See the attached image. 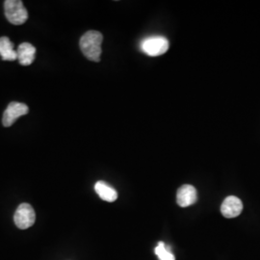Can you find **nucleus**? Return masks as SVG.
I'll return each mask as SVG.
<instances>
[{
  "mask_svg": "<svg viewBox=\"0 0 260 260\" xmlns=\"http://www.w3.org/2000/svg\"><path fill=\"white\" fill-rule=\"evenodd\" d=\"M103 36L98 31H88L80 39L79 46L84 56L93 62H100Z\"/></svg>",
  "mask_w": 260,
  "mask_h": 260,
  "instance_id": "1",
  "label": "nucleus"
},
{
  "mask_svg": "<svg viewBox=\"0 0 260 260\" xmlns=\"http://www.w3.org/2000/svg\"><path fill=\"white\" fill-rule=\"evenodd\" d=\"M4 10L6 18L14 25H21L27 20V10L20 0H6Z\"/></svg>",
  "mask_w": 260,
  "mask_h": 260,
  "instance_id": "2",
  "label": "nucleus"
},
{
  "mask_svg": "<svg viewBox=\"0 0 260 260\" xmlns=\"http://www.w3.org/2000/svg\"><path fill=\"white\" fill-rule=\"evenodd\" d=\"M141 48L146 54L151 57L163 55L167 52L169 42L163 36H151L141 42Z\"/></svg>",
  "mask_w": 260,
  "mask_h": 260,
  "instance_id": "3",
  "label": "nucleus"
},
{
  "mask_svg": "<svg viewBox=\"0 0 260 260\" xmlns=\"http://www.w3.org/2000/svg\"><path fill=\"white\" fill-rule=\"evenodd\" d=\"M14 221L19 230H27L32 226L36 221V214L33 207L29 204H21L17 208Z\"/></svg>",
  "mask_w": 260,
  "mask_h": 260,
  "instance_id": "4",
  "label": "nucleus"
},
{
  "mask_svg": "<svg viewBox=\"0 0 260 260\" xmlns=\"http://www.w3.org/2000/svg\"><path fill=\"white\" fill-rule=\"evenodd\" d=\"M28 112L29 108L26 104L16 102L11 103L3 114L2 123L5 127H9L15 123V121H17L19 117L26 115Z\"/></svg>",
  "mask_w": 260,
  "mask_h": 260,
  "instance_id": "5",
  "label": "nucleus"
},
{
  "mask_svg": "<svg viewBox=\"0 0 260 260\" xmlns=\"http://www.w3.org/2000/svg\"><path fill=\"white\" fill-rule=\"evenodd\" d=\"M243 204L241 200L235 196L228 197L221 205V212L225 218H235L241 214Z\"/></svg>",
  "mask_w": 260,
  "mask_h": 260,
  "instance_id": "6",
  "label": "nucleus"
},
{
  "mask_svg": "<svg viewBox=\"0 0 260 260\" xmlns=\"http://www.w3.org/2000/svg\"><path fill=\"white\" fill-rule=\"evenodd\" d=\"M198 200V193L195 187L189 184L182 185L177 193V205L181 207H187L196 204Z\"/></svg>",
  "mask_w": 260,
  "mask_h": 260,
  "instance_id": "7",
  "label": "nucleus"
},
{
  "mask_svg": "<svg viewBox=\"0 0 260 260\" xmlns=\"http://www.w3.org/2000/svg\"><path fill=\"white\" fill-rule=\"evenodd\" d=\"M17 55L20 65L30 66L35 60L36 48L29 43H22L17 49Z\"/></svg>",
  "mask_w": 260,
  "mask_h": 260,
  "instance_id": "8",
  "label": "nucleus"
},
{
  "mask_svg": "<svg viewBox=\"0 0 260 260\" xmlns=\"http://www.w3.org/2000/svg\"><path fill=\"white\" fill-rule=\"evenodd\" d=\"M94 190L100 198L105 202L113 203L118 199L117 191L104 181H98L94 185Z\"/></svg>",
  "mask_w": 260,
  "mask_h": 260,
  "instance_id": "9",
  "label": "nucleus"
},
{
  "mask_svg": "<svg viewBox=\"0 0 260 260\" xmlns=\"http://www.w3.org/2000/svg\"><path fill=\"white\" fill-rule=\"evenodd\" d=\"M0 56L3 61H15L18 59L17 50L8 37L0 38Z\"/></svg>",
  "mask_w": 260,
  "mask_h": 260,
  "instance_id": "10",
  "label": "nucleus"
},
{
  "mask_svg": "<svg viewBox=\"0 0 260 260\" xmlns=\"http://www.w3.org/2000/svg\"><path fill=\"white\" fill-rule=\"evenodd\" d=\"M155 254L159 260H175V255L168 251L163 242H159L158 246L155 248Z\"/></svg>",
  "mask_w": 260,
  "mask_h": 260,
  "instance_id": "11",
  "label": "nucleus"
}]
</instances>
